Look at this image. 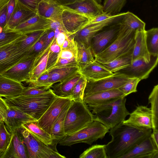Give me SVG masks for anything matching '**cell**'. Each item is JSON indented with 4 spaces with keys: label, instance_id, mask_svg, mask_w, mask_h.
Here are the masks:
<instances>
[{
    "label": "cell",
    "instance_id": "cell-1",
    "mask_svg": "<svg viewBox=\"0 0 158 158\" xmlns=\"http://www.w3.org/2000/svg\"><path fill=\"white\" fill-rule=\"evenodd\" d=\"M110 130L112 139L106 145L107 158H120L152 132V129H140L123 122Z\"/></svg>",
    "mask_w": 158,
    "mask_h": 158
},
{
    "label": "cell",
    "instance_id": "cell-2",
    "mask_svg": "<svg viewBox=\"0 0 158 158\" xmlns=\"http://www.w3.org/2000/svg\"><path fill=\"white\" fill-rule=\"evenodd\" d=\"M56 96L50 88L47 92L39 95H20L15 97H4V99L9 107L25 113L38 120Z\"/></svg>",
    "mask_w": 158,
    "mask_h": 158
},
{
    "label": "cell",
    "instance_id": "cell-3",
    "mask_svg": "<svg viewBox=\"0 0 158 158\" xmlns=\"http://www.w3.org/2000/svg\"><path fill=\"white\" fill-rule=\"evenodd\" d=\"M126 98L123 97L107 102L89 107L92 110L95 119L109 129L123 122L130 113L126 106Z\"/></svg>",
    "mask_w": 158,
    "mask_h": 158
},
{
    "label": "cell",
    "instance_id": "cell-4",
    "mask_svg": "<svg viewBox=\"0 0 158 158\" xmlns=\"http://www.w3.org/2000/svg\"><path fill=\"white\" fill-rule=\"evenodd\" d=\"M135 33L121 23L116 39L106 49L95 56V60L102 64L108 63L133 50L135 44Z\"/></svg>",
    "mask_w": 158,
    "mask_h": 158
},
{
    "label": "cell",
    "instance_id": "cell-5",
    "mask_svg": "<svg viewBox=\"0 0 158 158\" xmlns=\"http://www.w3.org/2000/svg\"><path fill=\"white\" fill-rule=\"evenodd\" d=\"M95 119L93 114L83 101H72L67 110L64 121L66 135H72L85 127Z\"/></svg>",
    "mask_w": 158,
    "mask_h": 158
},
{
    "label": "cell",
    "instance_id": "cell-6",
    "mask_svg": "<svg viewBox=\"0 0 158 158\" xmlns=\"http://www.w3.org/2000/svg\"><path fill=\"white\" fill-rule=\"evenodd\" d=\"M109 129L99 121L94 120L76 132L66 135L58 143L61 146H70L80 143L91 145L98 139H102L109 132Z\"/></svg>",
    "mask_w": 158,
    "mask_h": 158
},
{
    "label": "cell",
    "instance_id": "cell-7",
    "mask_svg": "<svg viewBox=\"0 0 158 158\" xmlns=\"http://www.w3.org/2000/svg\"><path fill=\"white\" fill-rule=\"evenodd\" d=\"M21 133L26 147L29 158H64L56 148V145H48L35 138L21 127Z\"/></svg>",
    "mask_w": 158,
    "mask_h": 158
},
{
    "label": "cell",
    "instance_id": "cell-8",
    "mask_svg": "<svg viewBox=\"0 0 158 158\" xmlns=\"http://www.w3.org/2000/svg\"><path fill=\"white\" fill-rule=\"evenodd\" d=\"M120 21L106 27L92 37L90 46L95 56L106 49L116 39L121 28Z\"/></svg>",
    "mask_w": 158,
    "mask_h": 158
},
{
    "label": "cell",
    "instance_id": "cell-9",
    "mask_svg": "<svg viewBox=\"0 0 158 158\" xmlns=\"http://www.w3.org/2000/svg\"><path fill=\"white\" fill-rule=\"evenodd\" d=\"M126 12L120 13L112 18L98 23L87 25L68 37L73 38L76 42L82 43L86 46H90L92 38L97 32L106 27L121 20Z\"/></svg>",
    "mask_w": 158,
    "mask_h": 158
},
{
    "label": "cell",
    "instance_id": "cell-10",
    "mask_svg": "<svg viewBox=\"0 0 158 158\" xmlns=\"http://www.w3.org/2000/svg\"><path fill=\"white\" fill-rule=\"evenodd\" d=\"M158 62V55H151L150 60L147 62L143 57L138 58L132 61L127 67L117 72L129 78H137L141 80L148 78L156 67Z\"/></svg>",
    "mask_w": 158,
    "mask_h": 158
},
{
    "label": "cell",
    "instance_id": "cell-11",
    "mask_svg": "<svg viewBox=\"0 0 158 158\" xmlns=\"http://www.w3.org/2000/svg\"><path fill=\"white\" fill-rule=\"evenodd\" d=\"M130 78L118 72L96 81H87L84 97L100 91L118 89Z\"/></svg>",
    "mask_w": 158,
    "mask_h": 158
},
{
    "label": "cell",
    "instance_id": "cell-12",
    "mask_svg": "<svg viewBox=\"0 0 158 158\" xmlns=\"http://www.w3.org/2000/svg\"><path fill=\"white\" fill-rule=\"evenodd\" d=\"M72 100L70 98L56 96L48 108L38 120L40 126L51 135L54 123L64 107Z\"/></svg>",
    "mask_w": 158,
    "mask_h": 158
},
{
    "label": "cell",
    "instance_id": "cell-13",
    "mask_svg": "<svg viewBox=\"0 0 158 158\" xmlns=\"http://www.w3.org/2000/svg\"><path fill=\"white\" fill-rule=\"evenodd\" d=\"M17 39L0 47V74L27 57V51L23 52L19 48Z\"/></svg>",
    "mask_w": 158,
    "mask_h": 158
},
{
    "label": "cell",
    "instance_id": "cell-14",
    "mask_svg": "<svg viewBox=\"0 0 158 158\" xmlns=\"http://www.w3.org/2000/svg\"><path fill=\"white\" fill-rule=\"evenodd\" d=\"M90 19L83 15L64 8L61 20L65 33L69 36L85 26Z\"/></svg>",
    "mask_w": 158,
    "mask_h": 158
},
{
    "label": "cell",
    "instance_id": "cell-15",
    "mask_svg": "<svg viewBox=\"0 0 158 158\" xmlns=\"http://www.w3.org/2000/svg\"><path fill=\"white\" fill-rule=\"evenodd\" d=\"M36 57H26L9 69L2 74L16 81L27 83L33 66Z\"/></svg>",
    "mask_w": 158,
    "mask_h": 158
},
{
    "label": "cell",
    "instance_id": "cell-16",
    "mask_svg": "<svg viewBox=\"0 0 158 158\" xmlns=\"http://www.w3.org/2000/svg\"><path fill=\"white\" fill-rule=\"evenodd\" d=\"M129 118L123 123L140 129L152 128V117L151 109L144 106H138L129 114Z\"/></svg>",
    "mask_w": 158,
    "mask_h": 158
},
{
    "label": "cell",
    "instance_id": "cell-17",
    "mask_svg": "<svg viewBox=\"0 0 158 158\" xmlns=\"http://www.w3.org/2000/svg\"><path fill=\"white\" fill-rule=\"evenodd\" d=\"M20 127L10 133L11 137L10 143L0 158H29Z\"/></svg>",
    "mask_w": 158,
    "mask_h": 158
},
{
    "label": "cell",
    "instance_id": "cell-18",
    "mask_svg": "<svg viewBox=\"0 0 158 158\" xmlns=\"http://www.w3.org/2000/svg\"><path fill=\"white\" fill-rule=\"evenodd\" d=\"M63 7L83 15L91 19L104 13L101 0H82Z\"/></svg>",
    "mask_w": 158,
    "mask_h": 158
},
{
    "label": "cell",
    "instance_id": "cell-19",
    "mask_svg": "<svg viewBox=\"0 0 158 158\" xmlns=\"http://www.w3.org/2000/svg\"><path fill=\"white\" fill-rule=\"evenodd\" d=\"M15 6L13 13L2 30H13L16 27L36 13L19 0H15Z\"/></svg>",
    "mask_w": 158,
    "mask_h": 158
},
{
    "label": "cell",
    "instance_id": "cell-20",
    "mask_svg": "<svg viewBox=\"0 0 158 158\" xmlns=\"http://www.w3.org/2000/svg\"><path fill=\"white\" fill-rule=\"evenodd\" d=\"M51 20L44 18L36 13L27 20L16 27L13 30L25 34L45 31L50 29Z\"/></svg>",
    "mask_w": 158,
    "mask_h": 158
},
{
    "label": "cell",
    "instance_id": "cell-21",
    "mask_svg": "<svg viewBox=\"0 0 158 158\" xmlns=\"http://www.w3.org/2000/svg\"><path fill=\"white\" fill-rule=\"evenodd\" d=\"M123 97H125L124 94L118 89H115L97 92L86 96L84 97L83 101L90 107Z\"/></svg>",
    "mask_w": 158,
    "mask_h": 158
},
{
    "label": "cell",
    "instance_id": "cell-22",
    "mask_svg": "<svg viewBox=\"0 0 158 158\" xmlns=\"http://www.w3.org/2000/svg\"><path fill=\"white\" fill-rule=\"evenodd\" d=\"M64 8L52 0H45L38 4L36 12L40 16L51 20H61L62 13Z\"/></svg>",
    "mask_w": 158,
    "mask_h": 158
},
{
    "label": "cell",
    "instance_id": "cell-23",
    "mask_svg": "<svg viewBox=\"0 0 158 158\" xmlns=\"http://www.w3.org/2000/svg\"><path fill=\"white\" fill-rule=\"evenodd\" d=\"M77 53V43L73 38L71 39L69 45L66 48L61 49L57 60L52 68L67 66H78Z\"/></svg>",
    "mask_w": 158,
    "mask_h": 158
},
{
    "label": "cell",
    "instance_id": "cell-24",
    "mask_svg": "<svg viewBox=\"0 0 158 158\" xmlns=\"http://www.w3.org/2000/svg\"><path fill=\"white\" fill-rule=\"evenodd\" d=\"M36 120L25 113L9 107L4 123L7 130L10 133L21 127L22 125L24 123Z\"/></svg>",
    "mask_w": 158,
    "mask_h": 158
},
{
    "label": "cell",
    "instance_id": "cell-25",
    "mask_svg": "<svg viewBox=\"0 0 158 158\" xmlns=\"http://www.w3.org/2000/svg\"><path fill=\"white\" fill-rule=\"evenodd\" d=\"M82 76L79 71L63 81L53 84L50 89L57 96L70 98L74 86Z\"/></svg>",
    "mask_w": 158,
    "mask_h": 158
},
{
    "label": "cell",
    "instance_id": "cell-26",
    "mask_svg": "<svg viewBox=\"0 0 158 158\" xmlns=\"http://www.w3.org/2000/svg\"><path fill=\"white\" fill-rule=\"evenodd\" d=\"M49 78L47 88L49 89L53 84L61 81L80 71L77 65L67 66L51 68L48 70Z\"/></svg>",
    "mask_w": 158,
    "mask_h": 158
},
{
    "label": "cell",
    "instance_id": "cell-27",
    "mask_svg": "<svg viewBox=\"0 0 158 158\" xmlns=\"http://www.w3.org/2000/svg\"><path fill=\"white\" fill-rule=\"evenodd\" d=\"M151 135L145 138L120 158H142L145 155L158 151V148L152 140Z\"/></svg>",
    "mask_w": 158,
    "mask_h": 158
},
{
    "label": "cell",
    "instance_id": "cell-28",
    "mask_svg": "<svg viewBox=\"0 0 158 158\" xmlns=\"http://www.w3.org/2000/svg\"><path fill=\"white\" fill-rule=\"evenodd\" d=\"M80 72L87 81L98 80L114 73L95 60L80 68Z\"/></svg>",
    "mask_w": 158,
    "mask_h": 158
},
{
    "label": "cell",
    "instance_id": "cell-29",
    "mask_svg": "<svg viewBox=\"0 0 158 158\" xmlns=\"http://www.w3.org/2000/svg\"><path fill=\"white\" fill-rule=\"evenodd\" d=\"M25 87L21 82L0 74V96L12 97L21 94Z\"/></svg>",
    "mask_w": 158,
    "mask_h": 158
},
{
    "label": "cell",
    "instance_id": "cell-30",
    "mask_svg": "<svg viewBox=\"0 0 158 158\" xmlns=\"http://www.w3.org/2000/svg\"><path fill=\"white\" fill-rule=\"evenodd\" d=\"M145 30H137L135 33V44L132 54V61L138 58H143L147 62L150 60L151 55L147 46Z\"/></svg>",
    "mask_w": 158,
    "mask_h": 158
},
{
    "label": "cell",
    "instance_id": "cell-31",
    "mask_svg": "<svg viewBox=\"0 0 158 158\" xmlns=\"http://www.w3.org/2000/svg\"><path fill=\"white\" fill-rule=\"evenodd\" d=\"M53 40L36 57L33 66L30 73L29 80L27 83L35 80L46 70L48 53Z\"/></svg>",
    "mask_w": 158,
    "mask_h": 158
},
{
    "label": "cell",
    "instance_id": "cell-32",
    "mask_svg": "<svg viewBox=\"0 0 158 158\" xmlns=\"http://www.w3.org/2000/svg\"><path fill=\"white\" fill-rule=\"evenodd\" d=\"M21 127L27 130L35 138L48 145H54L51 135L39 125L37 120L24 123Z\"/></svg>",
    "mask_w": 158,
    "mask_h": 158
},
{
    "label": "cell",
    "instance_id": "cell-33",
    "mask_svg": "<svg viewBox=\"0 0 158 158\" xmlns=\"http://www.w3.org/2000/svg\"><path fill=\"white\" fill-rule=\"evenodd\" d=\"M72 101L64 107L53 125L51 135L54 145H56L59 141L66 136L64 129L65 119L67 110Z\"/></svg>",
    "mask_w": 158,
    "mask_h": 158
},
{
    "label": "cell",
    "instance_id": "cell-34",
    "mask_svg": "<svg viewBox=\"0 0 158 158\" xmlns=\"http://www.w3.org/2000/svg\"><path fill=\"white\" fill-rule=\"evenodd\" d=\"M133 50L109 63H99L111 72L115 73L127 67L131 64L132 61Z\"/></svg>",
    "mask_w": 158,
    "mask_h": 158
},
{
    "label": "cell",
    "instance_id": "cell-35",
    "mask_svg": "<svg viewBox=\"0 0 158 158\" xmlns=\"http://www.w3.org/2000/svg\"><path fill=\"white\" fill-rule=\"evenodd\" d=\"M76 43L77 50V65L80 69L94 62L95 60V56L90 46H86L81 42Z\"/></svg>",
    "mask_w": 158,
    "mask_h": 158
},
{
    "label": "cell",
    "instance_id": "cell-36",
    "mask_svg": "<svg viewBox=\"0 0 158 158\" xmlns=\"http://www.w3.org/2000/svg\"><path fill=\"white\" fill-rule=\"evenodd\" d=\"M44 31L23 34L17 41L19 48L23 52H27L39 40Z\"/></svg>",
    "mask_w": 158,
    "mask_h": 158
},
{
    "label": "cell",
    "instance_id": "cell-37",
    "mask_svg": "<svg viewBox=\"0 0 158 158\" xmlns=\"http://www.w3.org/2000/svg\"><path fill=\"white\" fill-rule=\"evenodd\" d=\"M120 22L122 25L135 32L137 30H145V23L135 15L129 11L126 12Z\"/></svg>",
    "mask_w": 158,
    "mask_h": 158
},
{
    "label": "cell",
    "instance_id": "cell-38",
    "mask_svg": "<svg viewBox=\"0 0 158 158\" xmlns=\"http://www.w3.org/2000/svg\"><path fill=\"white\" fill-rule=\"evenodd\" d=\"M148 104L151 105L152 130L158 129V85L154 86L148 98Z\"/></svg>",
    "mask_w": 158,
    "mask_h": 158
},
{
    "label": "cell",
    "instance_id": "cell-39",
    "mask_svg": "<svg viewBox=\"0 0 158 158\" xmlns=\"http://www.w3.org/2000/svg\"><path fill=\"white\" fill-rule=\"evenodd\" d=\"M148 51L150 55H158V28L154 27L146 31Z\"/></svg>",
    "mask_w": 158,
    "mask_h": 158
},
{
    "label": "cell",
    "instance_id": "cell-40",
    "mask_svg": "<svg viewBox=\"0 0 158 158\" xmlns=\"http://www.w3.org/2000/svg\"><path fill=\"white\" fill-rule=\"evenodd\" d=\"M79 158H107L106 145H93L85 150Z\"/></svg>",
    "mask_w": 158,
    "mask_h": 158
},
{
    "label": "cell",
    "instance_id": "cell-41",
    "mask_svg": "<svg viewBox=\"0 0 158 158\" xmlns=\"http://www.w3.org/2000/svg\"><path fill=\"white\" fill-rule=\"evenodd\" d=\"M127 0H104L103 6L104 13L115 15L120 13Z\"/></svg>",
    "mask_w": 158,
    "mask_h": 158
},
{
    "label": "cell",
    "instance_id": "cell-42",
    "mask_svg": "<svg viewBox=\"0 0 158 158\" xmlns=\"http://www.w3.org/2000/svg\"><path fill=\"white\" fill-rule=\"evenodd\" d=\"M87 82L86 79L82 75L74 86L71 93L70 98L73 101H83Z\"/></svg>",
    "mask_w": 158,
    "mask_h": 158
},
{
    "label": "cell",
    "instance_id": "cell-43",
    "mask_svg": "<svg viewBox=\"0 0 158 158\" xmlns=\"http://www.w3.org/2000/svg\"><path fill=\"white\" fill-rule=\"evenodd\" d=\"M48 34V29L44 31L39 40L27 51V57H36L44 50Z\"/></svg>",
    "mask_w": 158,
    "mask_h": 158
},
{
    "label": "cell",
    "instance_id": "cell-44",
    "mask_svg": "<svg viewBox=\"0 0 158 158\" xmlns=\"http://www.w3.org/2000/svg\"><path fill=\"white\" fill-rule=\"evenodd\" d=\"M23 34L15 30L0 31V47L13 42Z\"/></svg>",
    "mask_w": 158,
    "mask_h": 158
},
{
    "label": "cell",
    "instance_id": "cell-45",
    "mask_svg": "<svg viewBox=\"0 0 158 158\" xmlns=\"http://www.w3.org/2000/svg\"><path fill=\"white\" fill-rule=\"evenodd\" d=\"M11 133L3 122L0 123V158L6 150L10 140Z\"/></svg>",
    "mask_w": 158,
    "mask_h": 158
},
{
    "label": "cell",
    "instance_id": "cell-46",
    "mask_svg": "<svg viewBox=\"0 0 158 158\" xmlns=\"http://www.w3.org/2000/svg\"><path fill=\"white\" fill-rule=\"evenodd\" d=\"M61 49L56 44V39L50 47L48 55L46 70L51 69L56 62Z\"/></svg>",
    "mask_w": 158,
    "mask_h": 158
},
{
    "label": "cell",
    "instance_id": "cell-47",
    "mask_svg": "<svg viewBox=\"0 0 158 158\" xmlns=\"http://www.w3.org/2000/svg\"><path fill=\"white\" fill-rule=\"evenodd\" d=\"M141 81L137 78H130L128 80L118 89L124 95L125 97L137 91L138 84Z\"/></svg>",
    "mask_w": 158,
    "mask_h": 158
},
{
    "label": "cell",
    "instance_id": "cell-48",
    "mask_svg": "<svg viewBox=\"0 0 158 158\" xmlns=\"http://www.w3.org/2000/svg\"><path fill=\"white\" fill-rule=\"evenodd\" d=\"M49 78L48 71L46 70L35 80L28 83V86L38 88H44L47 89V84Z\"/></svg>",
    "mask_w": 158,
    "mask_h": 158
},
{
    "label": "cell",
    "instance_id": "cell-49",
    "mask_svg": "<svg viewBox=\"0 0 158 158\" xmlns=\"http://www.w3.org/2000/svg\"><path fill=\"white\" fill-rule=\"evenodd\" d=\"M48 89H47L44 88L28 86L25 87L21 95L29 96L38 95L47 92Z\"/></svg>",
    "mask_w": 158,
    "mask_h": 158
},
{
    "label": "cell",
    "instance_id": "cell-50",
    "mask_svg": "<svg viewBox=\"0 0 158 158\" xmlns=\"http://www.w3.org/2000/svg\"><path fill=\"white\" fill-rule=\"evenodd\" d=\"M9 107L4 98L0 96V121L5 122Z\"/></svg>",
    "mask_w": 158,
    "mask_h": 158
},
{
    "label": "cell",
    "instance_id": "cell-51",
    "mask_svg": "<svg viewBox=\"0 0 158 158\" xmlns=\"http://www.w3.org/2000/svg\"><path fill=\"white\" fill-rule=\"evenodd\" d=\"M114 15H112L109 14L104 13L91 19L86 25L98 23L107 20L112 18Z\"/></svg>",
    "mask_w": 158,
    "mask_h": 158
},
{
    "label": "cell",
    "instance_id": "cell-52",
    "mask_svg": "<svg viewBox=\"0 0 158 158\" xmlns=\"http://www.w3.org/2000/svg\"><path fill=\"white\" fill-rule=\"evenodd\" d=\"M33 10L36 12L38 6L42 0H19Z\"/></svg>",
    "mask_w": 158,
    "mask_h": 158
},
{
    "label": "cell",
    "instance_id": "cell-53",
    "mask_svg": "<svg viewBox=\"0 0 158 158\" xmlns=\"http://www.w3.org/2000/svg\"><path fill=\"white\" fill-rule=\"evenodd\" d=\"M7 6L0 11V28L2 30L7 23Z\"/></svg>",
    "mask_w": 158,
    "mask_h": 158
},
{
    "label": "cell",
    "instance_id": "cell-54",
    "mask_svg": "<svg viewBox=\"0 0 158 158\" xmlns=\"http://www.w3.org/2000/svg\"><path fill=\"white\" fill-rule=\"evenodd\" d=\"M67 36V35L63 31H60L55 37L56 44L61 49Z\"/></svg>",
    "mask_w": 158,
    "mask_h": 158
},
{
    "label": "cell",
    "instance_id": "cell-55",
    "mask_svg": "<svg viewBox=\"0 0 158 158\" xmlns=\"http://www.w3.org/2000/svg\"><path fill=\"white\" fill-rule=\"evenodd\" d=\"M15 6V0H10L7 6V23L9 20L13 13Z\"/></svg>",
    "mask_w": 158,
    "mask_h": 158
},
{
    "label": "cell",
    "instance_id": "cell-56",
    "mask_svg": "<svg viewBox=\"0 0 158 158\" xmlns=\"http://www.w3.org/2000/svg\"><path fill=\"white\" fill-rule=\"evenodd\" d=\"M55 37V31L50 29H48L47 39L44 45V49L53 41Z\"/></svg>",
    "mask_w": 158,
    "mask_h": 158
},
{
    "label": "cell",
    "instance_id": "cell-57",
    "mask_svg": "<svg viewBox=\"0 0 158 158\" xmlns=\"http://www.w3.org/2000/svg\"><path fill=\"white\" fill-rule=\"evenodd\" d=\"M56 3L64 6L82 0H52Z\"/></svg>",
    "mask_w": 158,
    "mask_h": 158
},
{
    "label": "cell",
    "instance_id": "cell-58",
    "mask_svg": "<svg viewBox=\"0 0 158 158\" xmlns=\"http://www.w3.org/2000/svg\"><path fill=\"white\" fill-rule=\"evenodd\" d=\"M151 136L156 146L158 148V129L153 130Z\"/></svg>",
    "mask_w": 158,
    "mask_h": 158
},
{
    "label": "cell",
    "instance_id": "cell-59",
    "mask_svg": "<svg viewBox=\"0 0 158 158\" xmlns=\"http://www.w3.org/2000/svg\"><path fill=\"white\" fill-rule=\"evenodd\" d=\"M10 0H0V11L7 6Z\"/></svg>",
    "mask_w": 158,
    "mask_h": 158
},
{
    "label": "cell",
    "instance_id": "cell-60",
    "mask_svg": "<svg viewBox=\"0 0 158 158\" xmlns=\"http://www.w3.org/2000/svg\"><path fill=\"white\" fill-rule=\"evenodd\" d=\"M1 122V121H0V123Z\"/></svg>",
    "mask_w": 158,
    "mask_h": 158
}]
</instances>
